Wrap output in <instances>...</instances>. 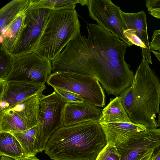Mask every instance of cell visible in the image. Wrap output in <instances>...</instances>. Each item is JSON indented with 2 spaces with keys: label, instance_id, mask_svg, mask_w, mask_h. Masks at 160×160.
Listing matches in <instances>:
<instances>
[{
  "label": "cell",
  "instance_id": "obj_1",
  "mask_svg": "<svg viewBox=\"0 0 160 160\" xmlns=\"http://www.w3.org/2000/svg\"><path fill=\"white\" fill-rule=\"evenodd\" d=\"M87 38L79 33L51 61L52 70L92 76L108 95H120L134 76L125 60L128 45L99 24L87 23Z\"/></svg>",
  "mask_w": 160,
  "mask_h": 160
},
{
  "label": "cell",
  "instance_id": "obj_2",
  "mask_svg": "<svg viewBox=\"0 0 160 160\" xmlns=\"http://www.w3.org/2000/svg\"><path fill=\"white\" fill-rule=\"evenodd\" d=\"M107 144L99 121L91 120L58 129L44 151L53 160H95Z\"/></svg>",
  "mask_w": 160,
  "mask_h": 160
},
{
  "label": "cell",
  "instance_id": "obj_3",
  "mask_svg": "<svg viewBox=\"0 0 160 160\" xmlns=\"http://www.w3.org/2000/svg\"><path fill=\"white\" fill-rule=\"evenodd\" d=\"M142 57L131 85L119 96L131 121L147 128L158 127L160 112V80Z\"/></svg>",
  "mask_w": 160,
  "mask_h": 160
},
{
  "label": "cell",
  "instance_id": "obj_4",
  "mask_svg": "<svg viewBox=\"0 0 160 160\" xmlns=\"http://www.w3.org/2000/svg\"><path fill=\"white\" fill-rule=\"evenodd\" d=\"M75 9L52 10L33 52L52 61L80 32Z\"/></svg>",
  "mask_w": 160,
  "mask_h": 160
},
{
  "label": "cell",
  "instance_id": "obj_5",
  "mask_svg": "<svg viewBox=\"0 0 160 160\" xmlns=\"http://www.w3.org/2000/svg\"><path fill=\"white\" fill-rule=\"evenodd\" d=\"M47 83L54 88L71 92L79 95L84 101L96 107L105 105V95L98 80L92 76L71 72L51 74Z\"/></svg>",
  "mask_w": 160,
  "mask_h": 160
},
{
  "label": "cell",
  "instance_id": "obj_6",
  "mask_svg": "<svg viewBox=\"0 0 160 160\" xmlns=\"http://www.w3.org/2000/svg\"><path fill=\"white\" fill-rule=\"evenodd\" d=\"M67 102L55 91L48 95L42 94L39 102L40 123L35 142L36 154L44 150L53 133L63 126V110Z\"/></svg>",
  "mask_w": 160,
  "mask_h": 160
},
{
  "label": "cell",
  "instance_id": "obj_7",
  "mask_svg": "<svg viewBox=\"0 0 160 160\" xmlns=\"http://www.w3.org/2000/svg\"><path fill=\"white\" fill-rule=\"evenodd\" d=\"M42 92L0 111V133L21 132L39 124V102Z\"/></svg>",
  "mask_w": 160,
  "mask_h": 160
},
{
  "label": "cell",
  "instance_id": "obj_8",
  "mask_svg": "<svg viewBox=\"0 0 160 160\" xmlns=\"http://www.w3.org/2000/svg\"><path fill=\"white\" fill-rule=\"evenodd\" d=\"M52 70L51 61L32 52L14 59L6 81L45 84Z\"/></svg>",
  "mask_w": 160,
  "mask_h": 160
},
{
  "label": "cell",
  "instance_id": "obj_9",
  "mask_svg": "<svg viewBox=\"0 0 160 160\" xmlns=\"http://www.w3.org/2000/svg\"><path fill=\"white\" fill-rule=\"evenodd\" d=\"M52 11L38 8L26 12L24 27L17 43L10 53L14 58L33 52Z\"/></svg>",
  "mask_w": 160,
  "mask_h": 160
},
{
  "label": "cell",
  "instance_id": "obj_10",
  "mask_svg": "<svg viewBox=\"0 0 160 160\" xmlns=\"http://www.w3.org/2000/svg\"><path fill=\"white\" fill-rule=\"evenodd\" d=\"M89 16L104 29L110 32L130 47L133 44L125 37L127 29L121 14L119 7L110 0H88Z\"/></svg>",
  "mask_w": 160,
  "mask_h": 160
},
{
  "label": "cell",
  "instance_id": "obj_11",
  "mask_svg": "<svg viewBox=\"0 0 160 160\" xmlns=\"http://www.w3.org/2000/svg\"><path fill=\"white\" fill-rule=\"evenodd\" d=\"M160 146V128H147L116 146L120 160H139Z\"/></svg>",
  "mask_w": 160,
  "mask_h": 160
},
{
  "label": "cell",
  "instance_id": "obj_12",
  "mask_svg": "<svg viewBox=\"0 0 160 160\" xmlns=\"http://www.w3.org/2000/svg\"><path fill=\"white\" fill-rule=\"evenodd\" d=\"M121 14L127 28L124 32L125 37L133 45L139 46L142 49V57L149 64H152L145 12L142 11L129 13L121 10Z\"/></svg>",
  "mask_w": 160,
  "mask_h": 160
},
{
  "label": "cell",
  "instance_id": "obj_13",
  "mask_svg": "<svg viewBox=\"0 0 160 160\" xmlns=\"http://www.w3.org/2000/svg\"><path fill=\"white\" fill-rule=\"evenodd\" d=\"M45 84L0 81V111L43 91Z\"/></svg>",
  "mask_w": 160,
  "mask_h": 160
},
{
  "label": "cell",
  "instance_id": "obj_14",
  "mask_svg": "<svg viewBox=\"0 0 160 160\" xmlns=\"http://www.w3.org/2000/svg\"><path fill=\"white\" fill-rule=\"evenodd\" d=\"M102 110L89 102H67L63 112V126H69L91 121H99Z\"/></svg>",
  "mask_w": 160,
  "mask_h": 160
},
{
  "label": "cell",
  "instance_id": "obj_15",
  "mask_svg": "<svg viewBox=\"0 0 160 160\" xmlns=\"http://www.w3.org/2000/svg\"><path fill=\"white\" fill-rule=\"evenodd\" d=\"M107 144L116 146L130 137L147 128L144 126L126 122L99 123Z\"/></svg>",
  "mask_w": 160,
  "mask_h": 160
},
{
  "label": "cell",
  "instance_id": "obj_16",
  "mask_svg": "<svg viewBox=\"0 0 160 160\" xmlns=\"http://www.w3.org/2000/svg\"><path fill=\"white\" fill-rule=\"evenodd\" d=\"M26 12L23 11L20 13L0 35L3 38L0 45L10 53L17 43L24 27Z\"/></svg>",
  "mask_w": 160,
  "mask_h": 160
},
{
  "label": "cell",
  "instance_id": "obj_17",
  "mask_svg": "<svg viewBox=\"0 0 160 160\" xmlns=\"http://www.w3.org/2000/svg\"><path fill=\"white\" fill-rule=\"evenodd\" d=\"M99 123H132L126 113L119 96L110 99L109 104L102 110Z\"/></svg>",
  "mask_w": 160,
  "mask_h": 160
},
{
  "label": "cell",
  "instance_id": "obj_18",
  "mask_svg": "<svg viewBox=\"0 0 160 160\" xmlns=\"http://www.w3.org/2000/svg\"><path fill=\"white\" fill-rule=\"evenodd\" d=\"M29 0H13L0 9V34L22 12L27 11Z\"/></svg>",
  "mask_w": 160,
  "mask_h": 160
},
{
  "label": "cell",
  "instance_id": "obj_19",
  "mask_svg": "<svg viewBox=\"0 0 160 160\" xmlns=\"http://www.w3.org/2000/svg\"><path fill=\"white\" fill-rule=\"evenodd\" d=\"M88 1V0H29L27 11L38 8L52 10L75 9L77 4L87 5Z\"/></svg>",
  "mask_w": 160,
  "mask_h": 160
},
{
  "label": "cell",
  "instance_id": "obj_20",
  "mask_svg": "<svg viewBox=\"0 0 160 160\" xmlns=\"http://www.w3.org/2000/svg\"><path fill=\"white\" fill-rule=\"evenodd\" d=\"M0 155L14 159L26 157L19 141L11 133H0Z\"/></svg>",
  "mask_w": 160,
  "mask_h": 160
},
{
  "label": "cell",
  "instance_id": "obj_21",
  "mask_svg": "<svg viewBox=\"0 0 160 160\" xmlns=\"http://www.w3.org/2000/svg\"><path fill=\"white\" fill-rule=\"evenodd\" d=\"M39 127V124L25 131L11 133L16 138L21 144L26 157L36 155L35 150V142Z\"/></svg>",
  "mask_w": 160,
  "mask_h": 160
},
{
  "label": "cell",
  "instance_id": "obj_22",
  "mask_svg": "<svg viewBox=\"0 0 160 160\" xmlns=\"http://www.w3.org/2000/svg\"><path fill=\"white\" fill-rule=\"evenodd\" d=\"M14 58L1 45L0 48V81L6 80L11 71Z\"/></svg>",
  "mask_w": 160,
  "mask_h": 160
},
{
  "label": "cell",
  "instance_id": "obj_23",
  "mask_svg": "<svg viewBox=\"0 0 160 160\" xmlns=\"http://www.w3.org/2000/svg\"><path fill=\"white\" fill-rule=\"evenodd\" d=\"M95 160H120V156L116 146L107 144Z\"/></svg>",
  "mask_w": 160,
  "mask_h": 160
},
{
  "label": "cell",
  "instance_id": "obj_24",
  "mask_svg": "<svg viewBox=\"0 0 160 160\" xmlns=\"http://www.w3.org/2000/svg\"><path fill=\"white\" fill-rule=\"evenodd\" d=\"M54 91L59 94L67 102H78L84 101L82 98L75 93L62 89L54 88Z\"/></svg>",
  "mask_w": 160,
  "mask_h": 160
},
{
  "label": "cell",
  "instance_id": "obj_25",
  "mask_svg": "<svg viewBox=\"0 0 160 160\" xmlns=\"http://www.w3.org/2000/svg\"><path fill=\"white\" fill-rule=\"evenodd\" d=\"M149 44L151 50L157 51L160 52V29L153 32Z\"/></svg>",
  "mask_w": 160,
  "mask_h": 160
},
{
  "label": "cell",
  "instance_id": "obj_26",
  "mask_svg": "<svg viewBox=\"0 0 160 160\" xmlns=\"http://www.w3.org/2000/svg\"><path fill=\"white\" fill-rule=\"evenodd\" d=\"M146 6L148 10L160 9V0H147Z\"/></svg>",
  "mask_w": 160,
  "mask_h": 160
},
{
  "label": "cell",
  "instance_id": "obj_27",
  "mask_svg": "<svg viewBox=\"0 0 160 160\" xmlns=\"http://www.w3.org/2000/svg\"><path fill=\"white\" fill-rule=\"evenodd\" d=\"M148 11L152 16L160 19V9H150Z\"/></svg>",
  "mask_w": 160,
  "mask_h": 160
},
{
  "label": "cell",
  "instance_id": "obj_28",
  "mask_svg": "<svg viewBox=\"0 0 160 160\" xmlns=\"http://www.w3.org/2000/svg\"><path fill=\"white\" fill-rule=\"evenodd\" d=\"M151 160H160V146L155 150Z\"/></svg>",
  "mask_w": 160,
  "mask_h": 160
},
{
  "label": "cell",
  "instance_id": "obj_29",
  "mask_svg": "<svg viewBox=\"0 0 160 160\" xmlns=\"http://www.w3.org/2000/svg\"><path fill=\"white\" fill-rule=\"evenodd\" d=\"M151 51L154 54L160 62V52L158 51L153 50H151ZM157 121L158 127H160V112L158 114V119Z\"/></svg>",
  "mask_w": 160,
  "mask_h": 160
},
{
  "label": "cell",
  "instance_id": "obj_30",
  "mask_svg": "<svg viewBox=\"0 0 160 160\" xmlns=\"http://www.w3.org/2000/svg\"><path fill=\"white\" fill-rule=\"evenodd\" d=\"M155 150L150 151L146 154L143 156L139 160H151L152 158L153 152Z\"/></svg>",
  "mask_w": 160,
  "mask_h": 160
},
{
  "label": "cell",
  "instance_id": "obj_31",
  "mask_svg": "<svg viewBox=\"0 0 160 160\" xmlns=\"http://www.w3.org/2000/svg\"><path fill=\"white\" fill-rule=\"evenodd\" d=\"M15 160H40L38 158L36 155L28 157H24L15 159Z\"/></svg>",
  "mask_w": 160,
  "mask_h": 160
}]
</instances>
